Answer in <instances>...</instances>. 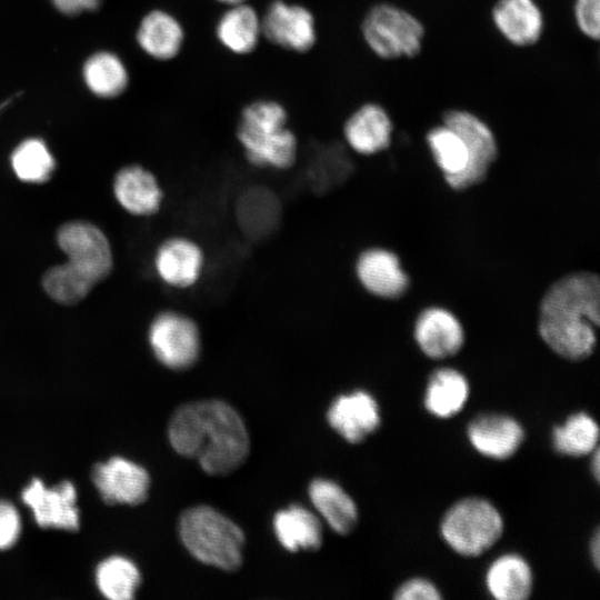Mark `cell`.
Masks as SVG:
<instances>
[{"mask_svg": "<svg viewBox=\"0 0 600 600\" xmlns=\"http://www.w3.org/2000/svg\"><path fill=\"white\" fill-rule=\"evenodd\" d=\"M168 438L176 452L196 460L210 476L234 472L250 452L242 418L220 400H199L179 407L169 422Z\"/></svg>", "mask_w": 600, "mask_h": 600, "instance_id": "6da1fadb", "label": "cell"}, {"mask_svg": "<svg viewBox=\"0 0 600 600\" xmlns=\"http://www.w3.org/2000/svg\"><path fill=\"white\" fill-rule=\"evenodd\" d=\"M600 321L599 277L591 272L569 274L546 292L539 310V332L558 356L571 361L590 357Z\"/></svg>", "mask_w": 600, "mask_h": 600, "instance_id": "7a4b0ae2", "label": "cell"}, {"mask_svg": "<svg viewBox=\"0 0 600 600\" xmlns=\"http://www.w3.org/2000/svg\"><path fill=\"white\" fill-rule=\"evenodd\" d=\"M289 120L286 104L273 98H256L241 108L236 138L251 166L273 170L294 166L299 142Z\"/></svg>", "mask_w": 600, "mask_h": 600, "instance_id": "3957f363", "label": "cell"}, {"mask_svg": "<svg viewBox=\"0 0 600 600\" xmlns=\"http://www.w3.org/2000/svg\"><path fill=\"white\" fill-rule=\"evenodd\" d=\"M179 536L198 561L224 571L242 564L244 534L231 519L208 506L184 510L179 519Z\"/></svg>", "mask_w": 600, "mask_h": 600, "instance_id": "277c9868", "label": "cell"}, {"mask_svg": "<svg viewBox=\"0 0 600 600\" xmlns=\"http://www.w3.org/2000/svg\"><path fill=\"white\" fill-rule=\"evenodd\" d=\"M504 521L498 508L482 497L456 501L442 516L440 534L457 554L476 558L502 537Z\"/></svg>", "mask_w": 600, "mask_h": 600, "instance_id": "5b68a950", "label": "cell"}, {"mask_svg": "<svg viewBox=\"0 0 600 600\" xmlns=\"http://www.w3.org/2000/svg\"><path fill=\"white\" fill-rule=\"evenodd\" d=\"M360 32L374 56L396 60L414 58L421 52L426 29L408 10L390 2H379L364 13Z\"/></svg>", "mask_w": 600, "mask_h": 600, "instance_id": "8992f818", "label": "cell"}, {"mask_svg": "<svg viewBox=\"0 0 600 600\" xmlns=\"http://www.w3.org/2000/svg\"><path fill=\"white\" fill-rule=\"evenodd\" d=\"M148 340L158 361L172 370L191 368L201 353L197 322L179 311L166 310L157 314L150 323Z\"/></svg>", "mask_w": 600, "mask_h": 600, "instance_id": "52a82bcc", "label": "cell"}, {"mask_svg": "<svg viewBox=\"0 0 600 600\" xmlns=\"http://www.w3.org/2000/svg\"><path fill=\"white\" fill-rule=\"evenodd\" d=\"M263 40L281 50L306 54L319 40L313 11L303 3L271 0L261 13Z\"/></svg>", "mask_w": 600, "mask_h": 600, "instance_id": "ba28073f", "label": "cell"}, {"mask_svg": "<svg viewBox=\"0 0 600 600\" xmlns=\"http://www.w3.org/2000/svg\"><path fill=\"white\" fill-rule=\"evenodd\" d=\"M442 122L463 139L469 161L458 176L447 180L448 184L462 190L484 180L489 168L498 157V144L491 128L477 114L463 109H449Z\"/></svg>", "mask_w": 600, "mask_h": 600, "instance_id": "9c48e42d", "label": "cell"}, {"mask_svg": "<svg viewBox=\"0 0 600 600\" xmlns=\"http://www.w3.org/2000/svg\"><path fill=\"white\" fill-rule=\"evenodd\" d=\"M57 240L67 254L68 262L94 283L111 271L112 253L109 241L96 226L84 221L68 222L58 230Z\"/></svg>", "mask_w": 600, "mask_h": 600, "instance_id": "30bf717a", "label": "cell"}, {"mask_svg": "<svg viewBox=\"0 0 600 600\" xmlns=\"http://www.w3.org/2000/svg\"><path fill=\"white\" fill-rule=\"evenodd\" d=\"M471 447L482 457L507 460L521 448L526 433L522 424L512 416L487 412L474 417L467 426Z\"/></svg>", "mask_w": 600, "mask_h": 600, "instance_id": "8fae6325", "label": "cell"}, {"mask_svg": "<svg viewBox=\"0 0 600 600\" xmlns=\"http://www.w3.org/2000/svg\"><path fill=\"white\" fill-rule=\"evenodd\" d=\"M327 420L346 441L361 443L379 429L380 406L370 392L354 390L332 401L327 411Z\"/></svg>", "mask_w": 600, "mask_h": 600, "instance_id": "7c38bea8", "label": "cell"}, {"mask_svg": "<svg viewBox=\"0 0 600 600\" xmlns=\"http://www.w3.org/2000/svg\"><path fill=\"white\" fill-rule=\"evenodd\" d=\"M22 500L32 510L37 523L43 528H79L77 492L71 482L64 481L48 489L41 480L34 479L22 491Z\"/></svg>", "mask_w": 600, "mask_h": 600, "instance_id": "4fadbf2b", "label": "cell"}, {"mask_svg": "<svg viewBox=\"0 0 600 600\" xmlns=\"http://www.w3.org/2000/svg\"><path fill=\"white\" fill-rule=\"evenodd\" d=\"M204 252L201 246L186 236L164 240L154 254V270L167 286L174 289L193 287L204 268Z\"/></svg>", "mask_w": 600, "mask_h": 600, "instance_id": "5bb4252c", "label": "cell"}, {"mask_svg": "<svg viewBox=\"0 0 600 600\" xmlns=\"http://www.w3.org/2000/svg\"><path fill=\"white\" fill-rule=\"evenodd\" d=\"M393 123L387 109L368 101L357 107L344 120L342 136L356 153L372 156L386 150L392 139Z\"/></svg>", "mask_w": 600, "mask_h": 600, "instance_id": "9a60e30c", "label": "cell"}, {"mask_svg": "<svg viewBox=\"0 0 600 600\" xmlns=\"http://www.w3.org/2000/svg\"><path fill=\"white\" fill-rule=\"evenodd\" d=\"M92 478L100 494L109 503L139 504L148 496V472L141 466L120 457L98 464Z\"/></svg>", "mask_w": 600, "mask_h": 600, "instance_id": "2e32d148", "label": "cell"}, {"mask_svg": "<svg viewBox=\"0 0 600 600\" xmlns=\"http://www.w3.org/2000/svg\"><path fill=\"white\" fill-rule=\"evenodd\" d=\"M213 34L230 54L250 56L263 40L261 13L250 2L228 6L214 22Z\"/></svg>", "mask_w": 600, "mask_h": 600, "instance_id": "e0dca14e", "label": "cell"}, {"mask_svg": "<svg viewBox=\"0 0 600 600\" xmlns=\"http://www.w3.org/2000/svg\"><path fill=\"white\" fill-rule=\"evenodd\" d=\"M491 19L498 32L516 47L533 46L543 33V14L534 0H497Z\"/></svg>", "mask_w": 600, "mask_h": 600, "instance_id": "ac0fdd59", "label": "cell"}, {"mask_svg": "<svg viewBox=\"0 0 600 600\" xmlns=\"http://www.w3.org/2000/svg\"><path fill=\"white\" fill-rule=\"evenodd\" d=\"M186 41L183 22L164 9H153L146 13L137 30L139 47L158 61L176 59L182 52Z\"/></svg>", "mask_w": 600, "mask_h": 600, "instance_id": "d6986e66", "label": "cell"}, {"mask_svg": "<svg viewBox=\"0 0 600 600\" xmlns=\"http://www.w3.org/2000/svg\"><path fill=\"white\" fill-rule=\"evenodd\" d=\"M356 273L362 287L370 293L396 299L408 288V277L400 267L398 257L388 250L372 248L360 253Z\"/></svg>", "mask_w": 600, "mask_h": 600, "instance_id": "ffe728a7", "label": "cell"}, {"mask_svg": "<svg viewBox=\"0 0 600 600\" xmlns=\"http://www.w3.org/2000/svg\"><path fill=\"white\" fill-rule=\"evenodd\" d=\"M414 339L421 351L431 359L457 354L464 342L459 320L441 308L424 310L414 327Z\"/></svg>", "mask_w": 600, "mask_h": 600, "instance_id": "44dd1931", "label": "cell"}, {"mask_svg": "<svg viewBox=\"0 0 600 600\" xmlns=\"http://www.w3.org/2000/svg\"><path fill=\"white\" fill-rule=\"evenodd\" d=\"M113 191L121 207L134 216L154 214L163 200L154 174L140 166L121 169L114 178Z\"/></svg>", "mask_w": 600, "mask_h": 600, "instance_id": "7402d4cb", "label": "cell"}, {"mask_svg": "<svg viewBox=\"0 0 600 600\" xmlns=\"http://www.w3.org/2000/svg\"><path fill=\"white\" fill-rule=\"evenodd\" d=\"M484 586L497 600H526L533 591L531 566L519 553H503L487 568Z\"/></svg>", "mask_w": 600, "mask_h": 600, "instance_id": "603a6c76", "label": "cell"}, {"mask_svg": "<svg viewBox=\"0 0 600 600\" xmlns=\"http://www.w3.org/2000/svg\"><path fill=\"white\" fill-rule=\"evenodd\" d=\"M470 397L468 379L453 368H440L431 373L423 392V407L438 419L459 414Z\"/></svg>", "mask_w": 600, "mask_h": 600, "instance_id": "cb8c5ba5", "label": "cell"}, {"mask_svg": "<svg viewBox=\"0 0 600 600\" xmlns=\"http://www.w3.org/2000/svg\"><path fill=\"white\" fill-rule=\"evenodd\" d=\"M272 526L278 541L290 552L316 551L322 544V529L318 518L301 506L292 504L279 510Z\"/></svg>", "mask_w": 600, "mask_h": 600, "instance_id": "d4e9b609", "label": "cell"}, {"mask_svg": "<svg viewBox=\"0 0 600 600\" xmlns=\"http://www.w3.org/2000/svg\"><path fill=\"white\" fill-rule=\"evenodd\" d=\"M314 508L337 533L346 536L357 527L359 514L353 499L334 481L314 479L309 486Z\"/></svg>", "mask_w": 600, "mask_h": 600, "instance_id": "484cf974", "label": "cell"}, {"mask_svg": "<svg viewBox=\"0 0 600 600\" xmlns=\"http://www.w3.org/2000/svg\"><path fill=\"white\" fill-rule=\"evenodd\" d=\"M599 426L588 412L570 414L551 431L553 450L563 457L580 458L591 454L598 448Z\"/></svg>", "mask_w": 600, "mask_h": 600, "instance_id": "4316f807", "label": "cell"}, {"mask_svg": "<svg viewBox=\"0 0 600 600\" xmlns=\"http://www.w3.org/2000/svg\"><path fill=\"white\" fill-rule=\"evenodd\" d=\"M83 76L90 90L104 98L121 94L129 83L124 64L109 52H99L90 57L84 64Z\"/></svg>", "mask_w": 600, "mask_h": 600, "instance_id": "83f0119b", "label": "cell"}, {"mask_svg": "<svg viewBox=\"0 0 600 600\" xmlns=\"http://www.w3.org/2000/svg\"><path fill=\"white\" fill-rule=\"evenodd\" d=\"M426 140L446 181L467 168L469 154L466 143L452 128L442 122L428 131Z\"/></svg>", "mask_w": 600, "mask_h": 600, "instance_id": "f1b7e54d", "label": "cell"}, {"mask_svg": "<svg viewBox=\"0 0 600 600\" xmlns=\"http://www.w3.org/2000/svg\"><path fill=\"white\" fill-rule=\"evenodd\" d=\"M96 580L101 593L111 600H130L139 583L140 572L129 559L111 557L99 564Z\"/></svg>", "mask_w": 600, "mask_h": 600, "instance_id": "f546056e", "label": "cell"}, {"mask_svg": "<svg viewBox=\"0 0 600 600\" xmlns=\"http://www.w3.org/2000/svg\"><path fill=\"white\" fill-rule=\"evenodd\" d=\"M11 166L16 176L31 183H41L51 177L56 161L40 139H27L12 152Z\"/></svg>", "mask_w": 600, "mask_h": 600, "instance_id": "4dcf8cb0", "label": "cell"}, {"mask_svg": "<svg viewBox=\"0 0 600 600\" xmlns=\"http://www.w3.org/2000/svg\"><path fill=\"white\" fill-rule=\"evenodd\" d=\"M94 284L88 276L69 262L49 269L42 277L46 292L62 304L79 302Z\"/></svg>", "mask_w": 600, "mask_h": 600, "instance_id": "1f68e13d", "label": "cell"}, {"mask_svg": "<svg viewBox=\"0 0 600 600\" xmlns=\"http://www.w3.org/2000/svg\"><path fill=\"white\" fill-rule=\"evenodd\" d=\"M240 206L256 211L254 214L239 218L246 231L256 236L270 230L278 218L277 199L268 190H250L243 194Z\"/></svg>", "mask_w": 600, "mask_h": 600, "instance_id": "d6a6232c", "label": "cell"}, {"mask_svg": "<svg viewBox=\"0 0 600 600\" xmlns=\"http://www.w3.org/2000/svg\"><path fill=\"white\" fill-rule=\"evenodd\" d=\"M573 14L579 31L597 41L600 36V0H574Z\"/></svg>", "mask_w": 600, "mask_h": 600, "instance_id": "836d02e7", "label": "cell"}, {"mask_svg": "<svg viewBox=\"0 0 600 600\" xmlns=\"http://www.w3.org/2000/svg\"><path fill=\"white\" fill-rule=\"evenodd\" d=\"M396 600H439L442 594L429 579L414 577L403 581L393 593Z\"/></svg>", "mask_w": 600, "mask_h": 600, "instance_id": "e575fe53", "label": "cell"}, {"mask_svg": "<svg viewBox=\"0 0 600 600\" xmlns=\"http://www.w3.org/2000/svg\"><path fill=\"white\" fill-rule=\"evenodd\" d=\"M21 530L20 517L16 508L0 500V549L14 544Z\"/></svg>", "mask_w": 600, "mask_h": 600, "instance_id": "d590c367", "label": "cell"}, {"mask_svg": "<svg viewBox=\"0 0 600 600\" xmlns=\"http://www.w3.org/2000/svg\"><path fill=\"white\" fill-rule=\"evenodd\" d=\"M54 6L66 14H78L84 10L97 9L101 0H52Z\"/></svg>", "mask_w": 600, "mask_h": 600, "instance_id": "8d00e7d4", "label": "cell"}, {"mask_svg": "<svg viewBox=\"0 0 600 600\" xmlns=\"http://www.w3.org/2000/svg\"><path fill=\"white\" fill-rule=\"evenodd\" d=\"M589 550H590V557H591L593 566L596 567V569H599V562H600V559H599L600 558V534H599V530H596L593 536L591 537Z\"/></svg>", "mask_w": 600, "mask_h": 600, "instance_id": "74e56055", "label": "cell"}, {"mask_svg": "<svg viewBox=\"0 0 600 600\" xmlns=\"http://www.w3.org/2000/svg\"><path fill=\"white\" fill-rule=\"evenodd\" d=\"M590 456H591V473L593 478L597 481H599V474H600L599 448H597Z\"/></svg>", "mask_w": 600, "mask_h": 600, "instance_id": "f35d334b", "label": "cell"}, {"mask_svg": "<svg viewBox=\"0 0 600 600\" xmlns=\"http://www.w3.org/2000/svg\"><path fill=\"white\" fill-rule=\"evenodd\" d=\"M213 1L224 7L249 2V0H213Z\"/></svg>", "mask_w": 600, "mask_h": 600, "instance_id": "ab89813d", "label": "cell"}, {"mask_svg": "<svg viewBox=\"0 0 600 600\" xmlns=\"http://www.w3.org/2000/svg\"><path fill=\"white\" fill-rule=\"evenodd\" d=\"M9 101H10V100L6 101L4 103H2V104L0 106V111H1V109H2L3 107H6V106L9 103Z\"/></svg>", "mask_w": 600, "mask_h": 600, "instance_id": "60d3db41", "label": "cell"}]
</instances>
